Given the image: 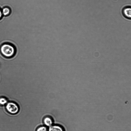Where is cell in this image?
Wrapping results in <instances>:
<instances>
[{"label":"cell","mask_w":131,"mask_h":131,"mask_svg":"<svg viewBox=\"0 0 131 131\" xmlns=\"http://www.w3.org/2000/svg\"><path fill=\"white\" fill-rule=\"evenodd\" d=\"M43 123L47 127H50L53 125V120L50 116L45 117L43 120Z\"/></svg>","instance_id":"cell-5"},{"label":"cell","mask_w":131,"mask_h":131,"mask_svg":"<svg viewBox=\"0 0 131 131\" xmlns=\"http://www.w3.org/2000/svg\"><path fill=\"white\" fill-rule=\"evenodd\" d=\"M3 15V16H7L9 15L11 12L10 8L6 6L2 9Z\"/></svg>","instance_id":"cell-6"},{"label":"cell","mask_w":131,"mask_h":131,"mask_svg":"<svg viewBox=\"0 0 131 131\" xmlns=\"http://www.w3.org/2000/svg\"><path fill=\"white\" fill-rule=\"evenodd\" d=\"M36 131H48V130L46 126H41L37 128Z\"/></svg>","instance_id":"cell-8"},{"label":"cell","mask_w":131,"mask_h":131,"mask_svg":"<svg viewBox=\"0 0 131 131\" xmlns=\"http://www.w3.org/2000/svg\"><path fill=\"white\" fill-rule=\"evenodd\" d=\"M122 13L125 18L131 20V6H127L124 7L122 9Z\"/></svg>","instance_id":"cell-3"},{"label":"cell","mask_w":131,"mask_h":131,"mask_svg":"<svg viewBox=\"0 0 131 131\" xmlns=\"http://www.w3.org/2000/svg\"><path fill=\"white\" fill-rule=\"evenodd\" d=\"M3 15L2 13V9L0 8V20L2 18Z\"/></svg>","instance_id":"cell-9"},{"label":"cell","mask_w":131,"mask_h":131,"mask_svg":"<svg viewBox=\"0 0 131 131\" xmlns=\"http://www.w3.org/2000/svg\"></svg>","instance_id":"cell-10"},{"label":"cell","mask_w":131,"mask_h":131,"mask_svg":"<svg viewBox=\"0 0 131 131\" xmlns=\"http://www.w3.org/2000/svg\"><path fill=\"white\" fill-rule=\"evenodd\" d=\"M8 102L7 99L5 97L0 98V105H6Z\"/></svg>","instance_id":"cell-7"},{"label":"cell","mask_w":131,"mask_h":131,"mask_svg":"<svg viewBox=\"0 0 131 131\" xmlns=\"http://www.w3.org/2000/svg\"><path fill=\"white\" fill-rule=\"evenodd\" d=\"M15 47L12 44L8 43L2 44L0 47V51L4 57L10 58L13 57L16 53Z\"/></svg>","instance_id":"cell-1"},{"label":"cell","mask_w":131,"mask_h":131,"mask_svg":"<svg viewBox=\"0 0 131 131\" xmlns=\"http://www.w3.org/2000/svg\"><path fill=\"white\" fill-rule=\"evenodd\" d=\"M48 131H64L63 127L58 125H52L50 126Z\"/></svg>","instance_id":"cell-4"},{"label":"cell","mask_w":131,"mask_h":131,"mask_svg":"<svg viewBox=\"0 0 131 131\" xmlns=\"http://www.w3.org/2000/svg\"><path fill=\"white\" fill-rule=\"evenodd\" d=\"M5 107L8 112L13 115L17 114L19 110L18 105L13 102H8L6 104Z\"/></svg>","instance_id":"cell-2"}]
</instances>
